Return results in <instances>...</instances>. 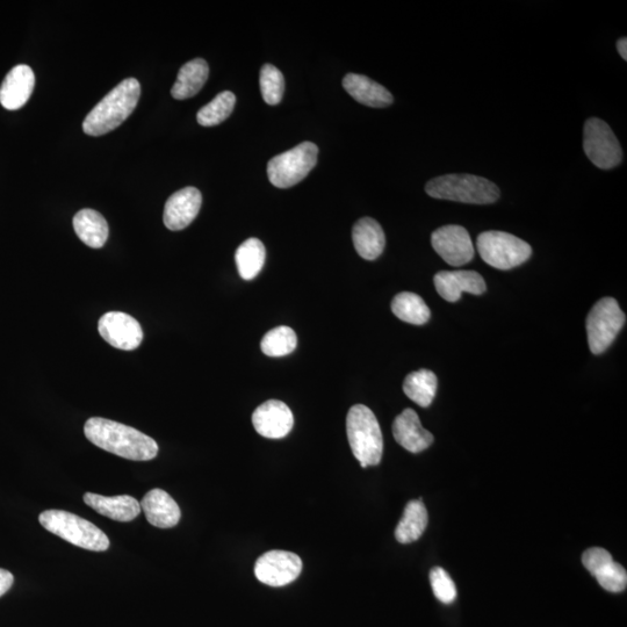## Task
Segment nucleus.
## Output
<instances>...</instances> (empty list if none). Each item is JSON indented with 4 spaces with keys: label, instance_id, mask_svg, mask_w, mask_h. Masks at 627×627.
<instances>
[{
    "label": "nucleus",
    "instance_id": "1",
    "mask_svg": "<svg viewBox=\"0 0 627 627\" xmlns=\"http://www.w3.org/2000/svg\"><path fill=\"white\" fill-rule=\"evenodd\" d=\"M84 434L98 448L128 460L148 461L158 454V445L153 438L106 418H90L85 423Z\"/></svg>",
    "mask_w": 627,
    "mask_h": 627
},
{
    "label": "nucleus",
    "instance_id": "2",
    "mask_svg": "<svg viewBox=\"0 0 627 627\" xmlns=\"http://www.w3.org/2000/svg\"><path fill=\"white\" fill-rule=\"evenodd\" d=\"M141 96L138 79L127 78L96 105L83 122L86 135L102 136L114 131L128 119Z\"/></svg>",
    "mask_w": 627,
    "mask_h": 627
},
{
    "label": "nucleus",
    "instance_id": "3",
    "mask_svg": "<svg viewBox=\"0 0 627 627\" xmlns=\"http://www.w3.org/2000/svg\"><path fill=\"white\" fill-rule=\"evenodd\" d=\"M428 196L472 205L494 204L500 189L490 180L474 175H445L431 179L425 186Z\"/></svg>",
    "mask_w": 627,
    "mask_h": 627
},
{
    "label": "nucleus",
    "instance_id": "4",
    "mask_svg": "<svg viewBox=\"0 0 627 627\" xmlns=\"http://www.w3.org/2000/svg\"><path fill=\"white\" fill-rule=\"evenodd\" d=\"M347 432L353 456L360 466L379 465L383 458L384 439L372 410L364 405L353 406L347 417Z\"/></svg>",
    "mask_w": 627,
    "mask_h": 627
},
{
    "label": "nucleus",
    "instance_id": "5",
    "mask_svg": "<svg viewBox=\"0 0 627 627\" xmlns=\"http://www.w3.org/2000/svg\"><path fill=\"white\" fill-rule=\"evenodd\" d=\"M40 524L81 549L104 552L110 547V539L95 524L63 510H47L39 517Z\"/></svg>",
    "mask_w": 627,
    "mask_h": 627
},
{
    "label": "nucleus",
    "instance_id": "6",
    "mask_svg": "<svg viewBox=\"0 0 627 627\" xmlns=\"http://www.w3.org/2000/svg\"><path fill=\"white\" fill-rule=\"evenodd\" d=\"M479 254L484 261L499 270H510L529 261L532 249L529 243L504 232L489 230L479 235Z\"/></svg>",
    "mask_w": 627,
    "mask_h": 627
},
{
    "label": "nucleus",
    "instance_id": "7",
    "mask_svg": "<svg viewBox=\"0 0 627 627\" xmlns=\"http://www.w3.org/2000/svg\"><path fill=\"white\" fill-rule=\"evenodd\" d=\"M319 148L313 142H302L286 153L273 157L268 176L278 189H290L304 180L315 167Z\"/></svg>",
    "mask_w": 627,
    "mask_h": 627
},
{
    "label": "nucleus",
    "instance_id": "8",
    "mask_svg": "<svg viewBox=\"0 0 627 627\" xmlns=\"http://www.w3.org/2000/svg\"><path fill=\"white\" fill-rule=\"evenodd\" d=\"M626 316L614 298H604L595 304L587 317V334L590 351L601 355L616 340L625 326Z\"/></svg>",
    "mask_w": 627,
    "mask_h": 627
},
{
    "label": "nucleus",
    "instance_id": "9",
    "mask_svg": "<svg viewBox=\"0 0 627 627\" xmlns=\"http://www.w3.org/2000/svg\"><path fill=\"white\" fill-rule=\"evenodd\" d=\"M583 149L597 168L610 170L621 164L623 150L611 128L601 119L590 118L583 129Z\"/></svg>",
    "mask_w": 627,
    "mask_h": 627
},
{
    "label": "nucleus",
    "instance_id": "10",
    "mask_svg": "<svg viewBox=\"0 0 627 627\" xmlns=\"http://www.w3.org/2000/svg\"><path fill=\"white\" fill-rule=\"evenodd\" d=\"M302 561L297 554L286 551H270L256 561L255 575L258 581L270 587H284L299 578Z\"/></svg>",
    "mask_w": 627,
    "mask_h": 627
},
{
    "label": "nucleus",
    "instance_id": "11",
    "mask_svg": "<svg viewBox=\"0 0 627 627\" xmlns=\"http://www.w3.org/2000/svg\"><path fill=\"white\" fill-rule=\"evenodd\" d=\"M431 244L439 256L451 266H463L474 258L470 234L461 226H444L432 233Z\"/></svg>",
    "mask_w": 627,
    "mask_h": 627
},
{
    "label": "nucleus",
    "instance_id": "12",
    "mask_svg": "<svg viewBox=\"0 0 627 627\" xmlns=\"http://www.w3.org/2000/svg\"><path fill=\"white\" fill-rule=\"evenodd\" d=\"M98 330L108 344L119 350L138 349L143 340L140 323L126 313H106L99 320Z\"/></svg>",
    "mask_w": 627,
    "mask_h": 627
},
{
    "label": "nucleus",
    "instance_id": "13",
    "mask_svg": "<svg viewBox=\"0 0 627 627\" xmlns=\"http://www.w3.org/2000/svg\"><path fill=\"white\" fill-rule=\"evenodd\" d=\"M582 564L607 592L622 593L626 589V569L607 550L592 547L583 553Z\"/></svg>",
    "mask_w": 627,
    "mask_h": 627
},
{
    "label": "nucleus",
    "instance_id": "14",
    "mask_svg": "<svg viewBox=\"0 0 627 627\" xmlns=\"http://www.w3.org/2000/svg\"><path fill=\"white\" fill-rule=\"evenodd\" d=\"M252 424L259 435L280 439L290 434L294 425L292 410L279 400H269L252 414Z\"/></svg>",
    "mask_w": 627,
    "mask_h": 627
},
{
    "label": "nucleus",
    "instance_id": "15",
    "mask_svg": "<svg viewBox=\"0 0 627 627\" xmlns=\"http://www.w3.org/2000/svg\"><path fill=\"white\" fill-rule=\"evenodd\" d=\"M203 196L196 187H185L168 199L164 208V225L172 232L189 227L200 212Z\"/></svg>",
    "mask_w": 627,
    "mask_h": 627
},
{
    "label": "nucleus",
    "instance_id": "16",
    "mask_svg": "<svg viewBox=\"0 0 627 627\" xmlns=\"http://www.w3.org/2000/svg\"><path fill=\"white\" fill-rule=\"evenodd\" d=\"M435 287L439 295L449 302H457L461 294L474 295L486 292L485 279L475 271H442L435 276Z\"/></svg>",
    "mask_w": 627,
    "mask_h": 627
},
{
    "label": "nucleus",
    "instance_id": "17",
    "mask_svg": "<svg viewBox=\"0 0 627 627\" xmlns=\"http://www.w3.org/2000/svg\"><path fill=\"white\" fill-rule=\"evenodd\" d=\"M35 86V75L31 67L20 64L14 67L0 86V104L6 110L16 111L30 100Z\"/></svg>",
    "mask_w": 627,
    "mask_h": 627
},
{
    "label": "nucleus",
    "instance_id": "18",
    "mask_svg": "<svg viewBox=\"0 0 627 627\" xmlns=\"http://www.w3.org/2000/svg\"><path fill=\"white\" fill-rule=\"evenodd\" d=\"M393 435L403 449L412 453L423 452L434 443V436L422 427L420 417L410 408L395 418Z\"/></svg>",
    "mask_w": 627,
    "mask_h": 627
},
{
    "label": "nucleus",
    "instance_id": "19",
    "mask_svg": "<svg viewBox=\"0 0 627 627\" xmlns=\"http://www.w3.org/2000/svg\"><path fill=\"white\" fill-rule=\"evenodd\" d=\"M140 504L148 522L156 528H174L182 516L177 502L162 489L150 490Z\"/></svg>",
    "mask_w": 627,
    "mask_h": 627
},
{
    "label": "nucleus",
    "instance_id": "20",
    "mask_svg": "<svg viewBox=\"0 0 627 627\" xmlns=\"http://www.w3.org/2000/svg\"><path fill=\"white\" fill-rule=\"evenodd\" d=\"M83 500L98 514L117 522H132L142 510L140 502L128 495L107 497L86 493Z\"/></svg>",
    "mask_w": 627,
    "mask_h": 627
},
{
    "label": "nucleus",
    "instance_id": "21",
    "mask_svg": "<svg viewBox=\"0 0 627 627\" xmlns=\"http://www.w3.org/2000/svg\"><path fill=\"white\" fill-rule=\"evenodd\" d=\"M343 86L353 99L365 106L385 108L394 102L391 92L364 75L348 74L343 79Z\"/></svg>",
    "mask_w": 627,
    "mask_h": 627
},
{
    "label": "nucleus",
    "instance_id": "22",
    "mask_svg": "<svg viewBox=\"0 0 627 627\" xmlns=\"http://www.w3.org/2000/svg\"><path fill=\"white\" fill-rule=\"evenodd\" d=\"M352 240L358 255L366 261H374L383 254L386 236L379 222L372 218L358 220L352 229Z\"/></svg>",
    "mask_w": 627,
    "mask_h": 627
},
{
    "label": "nucleus",
    "instance_id": "23",
    "mask_svg": "<svg viewBox=\"0 0 627 627\" xmlns=\"http://www.w3.org/2000/svg\"><path fill=\"white\" fill-rule=\"evenodd\" d=\"M74 229L79 240L93 249L103 248L110 234L104 216L89 208L82 209L75 215Z\"/></svg>",
    "mask_w": 627,
    "mask_h": 627
},
{
    "label": "nucleus",
    "instance_id": "24",
    "mask_svg": "<svg viewBox=\"0 0 627 627\" xmlns=\"http://www.w3.org/2000/svg\"><path fill=\"white\" fill-rule=\"evenodd\" d=\"M209 75V67L205 60L196 59L187 62L180 68L177 81L171 89V95L177 100L192 98L204 88Z\"/></svg>",
    "mask_w": 627,
    "mask_h": 627
},
{
    "label": "nucleus",
    "instance_id": "25",
    "mask_svg": "<svg viewBox=\"0 0 627 627\" xmlns=\"http://www.w3.org/2000/svg\"><path fill=\"white\" fill-rule=\"evenodd\" d=\"M429 522L428 510L422 500L410 501L395 530V538L401 544H410L420 539Z\"/></svg>",
    "mask_w": 627,
    "mask_h": 627
},
{
    "label": "nucleus",
    "instance_id": "26",
    "mask_svg": "<svg viewBox=\"0 0 627 627\" xmlns=\"http://www.w3.org/2000/svg\"><path fill=\"white\" fill-rule=\"evenodd\" d=\"M438 380L436 374L429 370H420L408 374L403 383V392L408 398L422 408L431 406L437 393Z\"/></svg>",
    "mask_w": 627,
    "mask_h": 627
},
{
    "label": "nucleus",
    "instance_id": "27",
    "mask_svg": "<svg viewBox=\"0 0 627 627\" xmlns=\"http://www.w3.org/2000/svg\"><path fill=\"white\" fill-rule=\"evenodd\" d=\"M266 250L262 241L249 239L236 250L237 270L244 280L255 279L265 264Z\"/></svg>",
    "mask_w": 627,
    "mask_h": 627
},
{
    "label": "nucleus",
    "instance_id": "28",
    "mask_svg": "<svg viewBox=\"0 0 627 627\" xmlns=\"http://www.w3.org/2000/svg\"><path fill=\"white\" fill-rule=\"evenodd\" d=\"M392 311L403 322L422 326L430 320V309L415 293L402 292L392 301Z\"/></svg>",
    "mask_w": 627,
    "mask_h": 627
},
{
    "label": "nucleus",
    "instance_id": "29",
    "mask_svg": "<svg viewBox=\"0 0 627 627\" xmlns=\"http://www.w3.org/2000/svg\"><path fill=\"white\" fill-rule=\"evenodd\" d=\"M298 337L295 331L286 326L277 327L263 337L261 349L264 355L277 358L290 355L297 349Z\"/></svg>",
    "mask_w": 627,
    "mask_h": 627
},
{
    "label": "nucleus",
    "instance_id": "30",
    "mask_svg": "<svg viewBox=\"0 0 627 627\" xmlns=\"http://www.w3.org/2000/svg\"><path fill=\"white\" fill-rule=\"evenodd\" d=\"M235 104L236 97L233 92H221L211 103L201 108L198 112L197 120L199 125L204 127L220 125L233 113Z\"/></svg>",
    "mask_w": 627,
    "mask_h": 627
},
{
    "label": "nucleus",
    "instance_id": "31",
    "mask_svg": "<svg viewBox=\"0 0 627 627\" xmlns=\"http://www.w3.org/2000/svg\"><path fill=\"white\" fill-rule=\"evenodd\" d=\"M259 84L266 104L275 106L281 102L285 92V78L279 69L272 64H264Z\"/></svg>",
    "mask_w": 627,
    "mask_h": 627
},
{
    "label": "nucleus",
    "instance_id": "32",
    "mask_svg": "<svg viewBox=\"0 0 627 627\" xmlns=\"http://www.w3.org/2000/svg\"><path fill=\"white\" fill-rule=\"evenodd\" d=\"M430 583L438 601L451 604L457 600V587L451 576L442 567H435L430 572Z\"/></svg>",
    "mask_w": 627,
    "mask_h": 627
},
{
    "label": "nucleus",
    "instance_id": "33",
    "mask_svg": "<svg viewBox=\"0 0 627 627\" xmlns=\"http://www.w3.org/2000/svg\"><path fill=\"white\" fill-rule=\"evenodd\" d=\"M14 576L6 569L0 568V597L4 596L12 588Z\"/></svg>",
    "mask_w": 627,
    "mask_h": 627
},
{
    "label": "nucleus",
    "instance_id": "34",
    "mask_svg": "<svg viewBox=\"0 0 627 627\" xmlns=\"http://www.w3.org/2000/svg\"><path fill=\"white\" fill-rule=\"evenodd\" d=\"M617 49H618L619 55H621L623 59L626 61L627 60V39L626 38H622L618 40Z\"/></svg>",
    "mask_w": 627,
    "mask_h": 627
}]
</instances>
